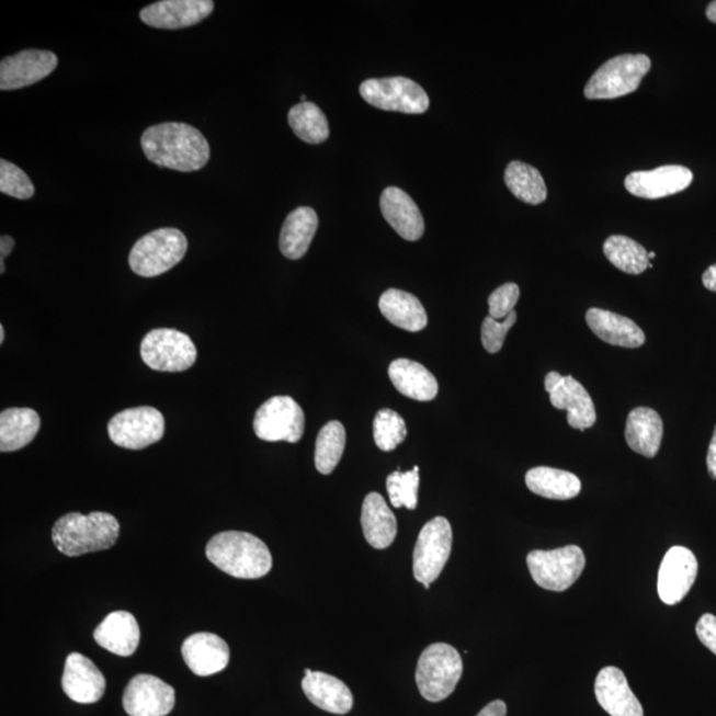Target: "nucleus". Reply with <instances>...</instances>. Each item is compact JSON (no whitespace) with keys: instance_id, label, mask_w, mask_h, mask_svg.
<instances>
[{"instance_id":"0eeeda50","label":"nucleus","mask_w":716,"mask_h":716,"mask_svg":"<svg viewBox=\"0 0 716 716\" xmlns=\"http://www.w3.org/2000/svg\"><path fill=\"white\" fill-rule=\"evenodd\" d=\"M532 579L547 591L564 592L575 584L586 568V555L578 546L532 550L527 556Z\"/></svg>"},{"instance_id":"4be33fe9","label":"nucleus","mask_w":716,"mask_h":716,"mask_svg":"<svg viewBox=\"0 0 716 716\" xmlns=\"http://www.w3.org/2000/svg\"><path fill=\"white\" fill-rule=\"evenodd\" d=\"M379 207L384 218L395 228L399 237L409 242L421 239L424 232V221L420 208L408 193L398 187L384 190Z\"/></svg>"},{"instance_id":"20e7f679","label":"nucleus","mask_w":716,"mask_h":716,"mask_svg":"<svg viewBox=\"0 0 716 716\" xmlns=\"http://www.w3.org/2000/svg\"><path fill=\"white\" fill-rule=\"evenodd\" d=\"M462 673L464 662L452 645L433 644L423 650L418 660L416 681L424 700L441 702L454 693Z\"/></svg>"},{"instance_id":"6ab92c4d","label":"nucleus","mask_w":716,"mask_h":716,"mask_svg":"<svg viewBox=\"0 0 716 716\" xmlns=\"http://www.w3.org/2000/svg\"><path fill=\"white\" fill-rule=\"evenodd\" d=\"M183 661L198 677L220 673L230 662V648L213 633H195L182 645Z\"/></svg>"},{"instance_id":"aec40b11","label":"nucleus","mask_w":716,"mask_h":716,"mask_svg":"<svg viewBox=\"0 0 716 716\" xmlns=\"http://www.w3.org/2000/svg\"><path fill=\"white\" fill-rule=\"evenodd\" d=\"M594 693L600 706L611 716H644L641 703L618 668L607 667L600 671Z\"/></svg>"},{"instance_id":"a18cd8bd","label":"nucleus","mask_w":716,"mask_h":716,"mask_svg":"<svg viewBox=\"0 0 716 716\" xmlns=\"http://www.w3.org/2000/svg\"><path fill=\"white\" fill-rule=\"evenodd\" d=\"M703 285L712 293H716V264L707 269L702 277Z\"/></svg>"},{"instance_id":"f3484780","label":"nucleus","mask_w":716,"mask_h":716,"mask_svg":"<svg viewBox=\"0 0 716 716\" xmlns=\"http://www.w3.org/2000/svg\"><path fill=\"white\" fill-rule=\"evenodd\" d=\"M213 11L212 0H162L145 8L139 18L149 27L181 30L205 21Z\"/></svg>"},{"instance_id":"9d476101","label":"nucleus","mask_w":716,"mask_h":716,"mask_svg":"<svg viewBox=\"0 0 716 716\" xmlns=\"http://www.w3.org/2000/svg\"><path fill=\"white\" fill-rule=\"evenodd\" d=\"M306 417L300 405L288 396L268 399L253 417V432L265 442L297 443L303 439Z\"/></svg>"},{"instance_id":"37998d69","label":"nucleus","mask_w":716,"mask_h":716,"mask_svg":"<svg viewBox=\"0 0 716 716\" xmlns=\"http://www.w3.org/2000/svg\"><path fill=\"white\" fill-rule=\"evenodd\" d=\"M507 706L503 701H493L487 705L477 716H505Z\"/></svg>"},{"instance_id":"2f4dec72","label":"nucleus","mask_w":716,"mask_h":716,"mask_svg":"<svg viewBox=\"0 0 716 716\" xmlns=\"http://www.w3.org/2000/svg\"><path fill=\"white\" fill-rule=\"evenodd\" d=\"M525 485L536 496L554 500L573 499L581 491V480L575 474L544 466L531 468Z\"/></svg>"},{"instance_id":"de8ad7c7","label":"nucleus","mask_w":716,"mask_h":716,"mask_svg":"<svg viewBox=\"0 0 716 716\" xmlns=\"http://www.w3.org/2000/svg\"><path fill=\"white\" fill-rule=\"evenodd\" d=\"M706 16L709 22H713L716 24V0L715 2H712L708 4V8L706 10Z\"/></svg>"},{"instance_id":"f03ea898","label":"nucleus","mask_w":716,"mask_h":716,"mask_svg":"<svg viewBox=\"0 0 716 716\" xmlns=\"http://www.w3.org/2000/svg\"><path fill=\"white\" fill-rule=\"evenodd\" d=\"M206 556L221 572L237 579H261L272 569L269 547L249 532H220L208 542Z\"/></svg>"},{"instance_id":"c756f323","label":"nucleus","mask_w":716,"mask_h":716,"mask_svg":"<svg viewBox=\"0 0 716 716\" xmlns=\"http://www.w3.org/2000/svg\"><path fill=\"white\" fill-rule=\"evenodd\" d=\"M384 318L409 332H420L428 326V314L418 297L401 289H388L378 303Z\"/></svg>"},{"instance_id":"ea45409f","label":"nucleus","mask_w":716,"mask_h":716,"mask_svg":"<svg viewBox=\"0 0 716 716\" xmlns=\"http://www.w3.org/2000/svg\"><path fill=\"white\" fill-rule=\"evenodd\" d=\"M516 320L518 314L515 310L507 316L503 322H499L492 319L491 316H487L484 326H481V344H484L485 350L489 353L500 352L503 348L507 333L515 326Z\"/></svg>"},{"instance_id":"a19ab883","label":"nucleus","mask_w":716,"mask_h":716,"mask_svg":"<svg viewBox=\"0 0 716 716\" xmlns=\"http://www.w3.org/2000/svg\"><path fill=\"white\" fill-rule=\"evenodd\" d=\"M519 297H521V288H519L518 284H503L502 287L493 291L489 297V316L496 320L505 319L507 316L513 312Z\"/></svg>"},{"instance_id":"c85d7f7f","label":"nucleus","mask_w":716,"mask_h":716,"mask_svg":"<svg viewBox=\"0 0 716 716\" xmlns=\"http://www.w3.org/2000/svg\"><path fill=\"white\" fill-rule=\"evenodd\" d=\"M318 227L319 218L314 208L304 206L291 213L284 221L279 239L283 255L291 261L306 255Z\"/></svg>"},{"instance_id":"dca6fc26","label":"nucleus","mask_w":716,"mask_h":716,"mask_svg":"<svg viewBox=\"0 0 716 716\" xmlns=\"http://www.w3.org/2000/svg\"><path fill=\"white\" fill-rule=\"evenodd\" d=\"M693 182L692 170L667 164L649 171H635L625 179L627 192L645 200H660L683 192Z\"/></svg>"},{"instance_id":"79ce46f5","label":"nucleus","mask_w":716,"mask_h":716,"mask_svg":"<svg viewBox=\"0 0 716 716\" xmlns=\"http://www.w3.org/2000/svg\"><path fill=\"white\" fill-rule=\"evenodd\" d=\"M695 630L700 641L716 656V617L714 614H703Z\"/></svg>"},{"instance_id":"2eb2a0df","label":"nucleus","mask_w":716,"mask_h":716,"mask_svg":"<svg viewBox=\"0 0 716 716\" xmlns=\"http://www.w3.org/2000/svg\"><path fill=\"white\" fill-rule=\"evenodd\" d=\"M698 576V560L684 547L670 548L658 572V594L664 604L675 605L686 598Z\"/></svg>"},{"instance_id":"7ed1b4c3","label":"nucleus","mask_w":716,"mask_h":716,"mask_svg":"<svg viewBox=\"0 0 716 716\" xmlns=\"http://www.w3.org/2000/svg\"><path fill=\"white\" fill-rule=\"evenodd\" d=\"M120 523L106 512L67 513L57 519L53 529V541L61 554L81 556L110 549L117 543Z\"/></svg>"},{"instance_id":"ddd939ff","label":"nucleus","mask_w":716,"mask_h":716,"mask_svg":"<svg viewBox=\"0 0 716 716\" xmlns=\"http://www.w3.org/2000/svg\"><path fill=\"white\" fill-rule=\"evenodd\" d=\"M123 705L129 716H167L175 706V692L160 678L138 674L126 686Z\"/></svg>"},{"instance_id":"c03bdc74","label":"nucleus","mask_w":716,"mask_h":716,"mask_svg":"<svg viewBox=\"0 0 716 716\" xmlns=\"http://www.w3.org/2000/svg\"><path fill=\"white\" fill-rule=\"evenodd\" d=\"M707 468L709 477L716 479V427L714 430V435L712 442H709L708 453H707Z\"/></svg>"},{"instance_id":"4c0bfd02","label":"nucleus","mask_w":716,"mask_h":716,"mask_svg":"<svg viewBox=\"0 0 716 716\" xmlns=\"http://www.w3.org/2000/svg\"><path fill=\"white\" fill-rule=\"evenodd\" d=\"M418 489H420V467L402 473H391L386 479L390 503L395 509L407 507L408 510H416L418 504Z\"/></svg>"},{"instance_id":"e433bc0d","label":"nucleus","mask_w":716,"mask_h":716,"mask_svg":"<svg viewBox=\"0 0 716 716\" xmlns=\"http://www.w3.org/2000/svg\"><path fill=\"white\" fill-rule=\"evenodd\" d=\"M373 435H375V442L379 450L393 452L407 439V423L395 410H379L375 422H373Z\"/></svg>"},{"instance_id":"8fccbe9b","label":"nucleus","mask_w":716,"mask_h":716,"mask_svg":"<svg viewBox=\"0 0 716 716\" xmlns=\"http://www.w3.org/2000/svg\"><path fill=\"white\" fill-rule=\"evenodd\" d=\"M300 100L303 101V103H307V96H306V94H302Z\"/></svg>"},{"instance_id":"39448f33","label":"nucleus","mask_w":716,"mask_h":716,"mask_svg":"<svg viewBox=\"0 0 716 716\" xmlns=\"http://www.w3.org/2000/svg\"><path fill=\"white\" fill-rule=\"evenodd\" d=\"M185 234L177 228H158L137 240L129 253L133 272L144 277H155L175 268L187 252Z\"/></svg>"},{"instance_id":"9b49d317","label":"nucleus","mask_w":716,"mask_h":716,"mask_svg":"<svg viewBox=\"0 0 716 716\" xmlns=\"http://www.w3.org/2000/svg\"><path fill=\"white\" fill-rule=\"evenodd\" d=\"M360 94L367 104L378 110L407 114H422L429 110L428 93L416 81L407 78L365 80Z\"/></svg>"},{"instance_id":"7c9ffc66","label":"nucleus","mask_w":716,"mask_h":716,"mask_svg":"<svg viewBox=\"0 0 716 716\" xmlns=\"http://www.w3.org/2000/svg\"><path fill=\"white\" fill-rule=\"evenodd\" d=\"M41 417L34 409L11 408L0 413V452H18L34 441Z\"/></svg>"},{"instance_id":"5701e85b","label":"nucleus","mask_w":716,"mask_h":716,"mask_svg":"<svg viewBox=\"0 0 716 716\" xmlns=\"http://www.w3.org/2000/svg\"><path fill=\"white\" fill-rule=\"evenodd\" d=\"M302 687L307 698L327 713L344 715L353 707L350 687L333 675L307 669Z\"/></svg>"},{"instance_id":"393cba45","label":"nucleus","mask_w":716,"mask_h":716,"mask_svg":"<svg viewBox=\"0 0 716 716\" xmlns=\"http://www.w3.org/2000/svg\"><path fill=\"white\" fill-rule=\"evenodd\" d=\"M139 626L129 612L118 611L107 614L93 632L94 641L101 648L120 657L135 655L139 644Z\"/></svg>"},{"instance_id":"bb28decb","label":"nucleus","mask_w":716,"mask_h":716,"mask_svg":"<svg viewBox=\"0 0 716 716\" xmlns=\"http://www.w3.org/2000/svg\"><path fill=\"white\" fill-rule=\"evenodd\" d=\"M366 542L373 548L385 549L391 546L397 535V521L385 499L377 492L366 496L361 512Z\"/></svg>"},{"instance_id":"f8f14e48","label":"nucleus","mask_w":716,"mask_h":716,"mask_svg":"<svg viewBox=\"0 0 716 716\" xmlns=\"http://www.w3.org/2000/svg\"><path fill=\"white\" fill-rule=\"evenodd\" d=\"M107 434L114 445L143 450L162 440L164 418L160 410L151 407L126 409L107 423Z\"/></svg>"},{"instance_id":"f257e3e1","label":"nucleus","mask_w":716,"mask_h":716,"mask_svg":"<svg viewBox=\"0 0 716 716\" xmlns=\"http://www.w3.org/2000/svg\"><path fill=\"white\" fill-rule=\"evenodd\" d=\"M141 148L150 162L160 168L182 171L201 170L211 160L207 139L194 126L163 123L143 133Z\"/></svg>"},{"instance_id":"4468645a","label":"nucleus","mask_w":716,"mask_h":716,"mask_svg":"<svg viewBox=\"0 0 716 716\" xmlns=\"http://www.w3.org/2000/svg\"><path fill=\"white\" fill-rule=\"evenodd\" d=\"M59 59L50 50L27 49L0 62V90L15 91L36 84L53 73Z\"/></svg>"},{"instance_id":"423d86ee","label":"nucleus","mask_w":716,"mask_h":716,"mask_svg":"<svg viewBox=\"0 0 716 716\" xmlns=\"http://www.w3.org/2000/svg\"><path fill=\"white\" fill-rule=\"evenodd\" d=\"M650 68L651 61L644 54L613 57L588 81L584 90L586 98L611 100L626 96L638 90Z\"/></svg>"},{"instance_id":"58836bf2","label":"nucleus","mask_w":716,"mask_h":716,"mask_svg":"<svg viewBox=\"0 0 716 716\" xmlns=\"http://www.w3.org/2000/svg\"><path fill=\"white\" fill-rule=\"evenodd\" d=\"M0 192L16 200H31L35 186L21 168L9 161H0Z\"/></svg>"},{"instance_id":"09e8293b","label":"nucleus","mask_w":716,"mask_h":716,"mask_svg":"<svg viewBox=\"0 0 716 716\" xmlns=\"http://www.w3.org/2000/svg\"><path fill=\"white\" fill-rule=\"evenodd\" d=\"M5 338L4 327L0 326V344H3Z\"/></svg>"},{"instance_id":"412c9836","label":"nucleus","mask_w":716,"mask_h":716,"mask_svg":"<svg viewBox=\"0 0 716 716\" xmlns=\"http://www.w3.org/2000/svg\"><path fill=\"white\" fill-rule=\"evenodd\" d=\"M549 399L557 410H567L570 428L584 430L592 428L598 420L593 399L578 379L572 376L559 378L549 391Z\"/></svg>"},{"instance_id":"a878e982","label":"nucleus","mask_w":716,"mask_h":716,"mask_svg":"<svg viewBox=\"0 0 716 716\" xmlns=\"http://www.w3.org/2000/svg\"><path fill=\"white\" fill-rule=\"evenodd\" d=\"M663 422L660 414L650 408L633 409L627 416L625 439L633 452L655 458L661 447Z\"/></svg>"},{"instance_id":"3c124183","label":"nucleus","mask_w":716,"mask_h":716,"mask_svg":"<svg viewBox=\"0 0 716 716\" xmlns=\"http://www.w3.org/2000/svg\"><path fill=\"white\" fill-rule=\"evenodd\" d=\"M655 258H656V252H649V259H650V261H651V259H655Z\"/></svg>"},{"instance_id":"b1692460","label":"nucleus","mask_w":716,"mask_h":716,"mask_svg":"<svg viewBox=\"0 0 716 716\" xmlns=\"http://www.w3.org/2000/svg\"><path fill=\"white\" fill-rule=\"evenodd\" d=\"M587 325L600 340L614 346L636 348L643 346L646 336L635 321L611 310L591 308L586 315Z\"/></svg>"},{"instance_id":"6e6552de","label":"nucleus","mask_w":716,"mask_h":716,"mask_svg":"<svg viewBox=\"0 0 716 716\" xmlns=\"http://www.w3.org/2000/svg\"><path fill=\"white\" fill-rule=\"evenodd\" d=\"M196 356L193 340L177 329H154L141 342V359L154 371L185 372L195 364Z\"/></svg>"},{"instance_id":"72a5a7b5","label":"nucleus","mask_w":716,"mask_h":716,"mask_svg":"<svg viewBox=\"0 0 716 716\" xmlns=\"http://www.w3.org/2000/svg\"><path fill=\"white\" fill-rule=\"evenodd\" d=\"M604 253L614 268L629 275H639L649 268V252L636 240L612 236L604 243Z\"/></svg>"},{"instance_id":"c9c22d12","label":"nucleus","mask_w":716,"mask_h":716,"mask_svg":"<svg viewBox=\"0 0 716 716\" xmlns=\"http://www.w3.org/2000/svg\"><path fill=\"white\" fill-rule=\"evenodd\" d=\"M346 445L344 424L331 421L320 430L316 441L315 465L322 475L332 474L338 467Z\"/></svg>"},{"instance_id":"cd10ccee","label":"nucleus","mask_w":716,"mask_h":716,"mask_svg":"<svg viewBox=\"0 0 716 716\" xmlns=\"http://www.w3.org/2000/svg\"><path fill=\"white\" fill-rule=\"evenodd\" d=\"M389 377L401 395L416 401H432L439 395V383L427 367L416 361L399 359L389 366Z\"/></svg>"},{"instance_id":"a211bd4d","label":"nucleus","mask_w":716,"mask_h":716,"mask_svg":"<svg viewBox=\"0 0 716 716\" xmlns=\"http://www.w3.org/2000/svg\"><path fill=\"white\" fill-rule=\"evenodd\" d=\"M61 686L69 700L90 705L103 698L106 682L103 673L90 658L80 652H71L67 657Z\"/></svg>"},{"instance_id":"473e14b6","label":"nucleus","mask_w":716,"mask_h":716,"mask_svg":"<svg viewBox=\"0 0 716 716\" xmlns=\"http://www.w3.org/2000/svg\"><path fill=\"white\" fill-rule=\"evenodd\" d=\"M504 182L518 200L541 205L547 200V185L541 171L529 163L512 161L505 169Z\"/></svg>"},{"instance_id":"1a4fd4ad","label":"nucleus","mask_w":716,"mask_h":716,"mask_svg":"<svg viewBox=\"0 0 716 716\" xmlns=\"http://www.w3.org/2000/svg\"><path fill=\"white\" fill-rule=\"evenodd\" d=\"M453 547V530L446 518L436 516L424 524L413 554V572L418 582L429 589L440 578Z\"/></svg>"},{"instance_id":"f704fd0d","label":"nucleus","mask_w":716,"mask_h":716,"mask_svg":"<svg viewBox=\"0 0 716 716\" xmlns=\"http://www.w3.org/2000/svg\"><path fill=\"white\" fill-rule=\"evenodd\" d=\"M291 129L302 141L319 145L327 141L329 126L326 114L314 103H300L291 107L288 113Z\"/></svg>"},{"instance_id":"49530a36","label":"nucleus","mask_w":716,"mask_h":716,"mask_svg":"<svg viewBox=\"0 0 716 716\" xmlns=\"http://www.w3.org/2000/svg\"><path fill=\"white\" fill-rule=\"evenodd\" d=\"M15 247V240L12 239L10 236H3L0 238V253H2V261H4V258H8L12 250H14Z\"/></svg>"}]
</instances>
